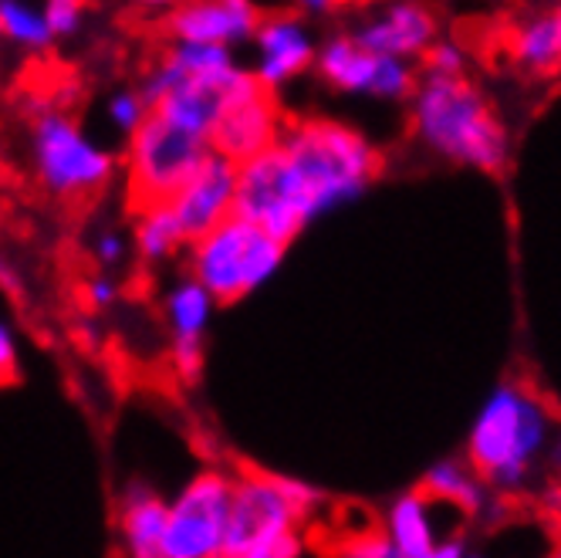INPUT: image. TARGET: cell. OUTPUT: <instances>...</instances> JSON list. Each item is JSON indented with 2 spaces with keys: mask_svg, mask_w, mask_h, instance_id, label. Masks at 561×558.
<instances>
[{
  "mask_svg": "<svg viewBox=\"0 0 561 558\" xmlns=\"http://www.w3.org/2000/svg\"><path fill=\"white\" fill-rule=\"evenodd\" d=\"M277 149L298 193V204L308 224L322 220L363 196L376 173L379 152L376 146L332 118H298L280 133Z\"/></svg>",
  "mask_w": 561,
  "mask_h": 558,
  "instance_id": "6da1fadb",
  "label": "cell"
},
{
  "mask_svg": "<svg viewBox=\"0 0 561 558\" xmlns=\"http://www.w3.org/2000/svg\"><path fill=\"white\" fill-rule=\"evenodd\" d=\"M410 123L430 152L457 167L497 173L511 156L507 126L467 78L420 75L410 99Z\"/></svg>",
  "mask_w": 561,
  "mask_h": 558,
  "instance_id": "7a4b0ae2",
  "label": "cell"
},
{
  "mask_svg": "<svg viewBox=\"0 0 561 558\" xmlns=\"http://www.w3.org/2000/svg\"><path fill=\"white\" fill-rule=\"evenodd\" d=\"M554 444V420L548 407L517 383L491 389L477 410L467 436V464L484 477L491 491H525L538 460Z\"/></svg>",
  "mask_w": 561,
  "mask_h": 558,
  "instance_id": "3957f363",
  "label": "cell"
},
{
  "mask_svg": "<svg viewBox=\"0 0 561 558\" xmlns=\"http://www.w3.org/2000/svg\"><path fill=\"white\" fill-rule=\"evenodd\" d=\"M31 173L55 201H89L115 180V156L58 105L34 112Z\"/></svg>",
  "mask_w": 561,
  "mask_h": 558,
  "instance_id": "277c9868",
  "label": "cell"
},
{
  "mask_svg": "<svg viewBox=\"0 0 561 558\" xmlns=\"http://www.w3.org/2000/svg\"><path fill=\"white\" fill-rule=\"evenodd\" d=\"M285 251L288 248L274 241L271 234L240 217H230L186 248L190 277L204 285L217 305H233L271 282L285 264Z\"/></svg>",
  "mask_w": 561,
  "mask_h": 558,
  "instance_id": "5b68a950",
  "label": "cell"
},
{
  "mask_svg": "<svg viewBox=\"0 0 561 558\" xmlns=\"http://www.w3.org/2000/svg\"><path fill=\"white\" fill-rule=\"evenodd\" d=\"M318 508V491L298 477L248 470L233 477L224 558H237L264 542L298 535L301 522Z\"/></svg>",
  "mask_w": 561,
  "mask_h": 558,
  "instance_id": "8992f818",
  "label": "cell"
},
{
  "mask_svg": "<svg viewBox=\"0 0 561 558\" xmlns=\"http://www.w3.org/2000/svg\"><path fill=\"white\" fill-rule=\"evenodd\" d=\"M207 156V139H196L159 112H149L126 143V190L133 207L146 210L170 204Z\"/></svg>",
  "mask_w": 561,
  "mask_h": 558,
  "instance_id": "52a82bcc",
  "label": "cell"
},
{
  "mask_svg": "<svg viewBox=\"0 0 561 558\" xmlns=\"http://www.w3.org/2000/svg\"><path fill=\"white\" fill-rule=\"evenodd\" d=\"M233 477L227 470H199L170 498L163 558H224Z\"/></svg>",
  "mask_w": 561,
  "mask_h": 558,
  "instance_id": "ba28073f",
  "label": "cell"
},
{
  "mask_svg": "<svg viewBox=\"0 0 561 558\" xmlns=\"http://www.w3.org/2000/svg\"><path fill=\"white\" fill-rule=\"evenodd\" d=\"M233 217L254 224L257 230L271 234L274 241H280L285 248L308 227L288 163H285V152L277 146L237 167Z\"/></svg>",
  "mask_w": 561,
  "mask_h": 558,
  "instance_id": "9c48e42d",
  "label": "cell"
},
{
  "mask_svg": "<svg viewBox=\"0 0 561 558\" xmlns=\"http://www.w3.org/2000/svg\"><path fill=\"white\" fill-rule=\"evenodd\" d=\"M314 71L325 86L345 95H373L382 102H410L420 75L410 61L382 58L355 45L352 34H332L318 45Z\"/></svg>",
  "mask_w": 561,
  "mask_h": 558,
  "instance_id": "30bf717a",
  "label": "cell"
},
{
  "mask_svg": "<svg viewBox=\"0 0 561 558\" xmlns=\"http://www.w3.org/2000/svg\"><path fill=\"white\" fill-rule=\"evenodd\" d=\"M254 65L251 75L264 92H277L291 86L295 78L314 68L318 58V37L298 11H277L264 14L254 34Z\"/></svg>",
  "mask_w": 561,
  "mask_h": 558,
  "instance_id": "8fae6325",
  "label": "cell"
},
{
  "mask_svg": "<svg viewBox=\"0 0 561 558\" xmlns=\"http://www.w3.org/2000/svg\"><path fill=\"white\" fill-rule=\"evenodd\" d=\"M285 118H280L277 99L264 92L257 82L233 95L227 109L220 112L214 136H210V152L230 159L233 167L248 163V159L274 149L285 133Z\"/></svg>",
  "mask_w": 561,
  "mask_h": 558,
  "instance_id": "7c38bea8",
  "label": "cell"
},
{
  "mask_svg": "<svg viewBox=\"0 0 561 558\" xmlns=\"http://www.w3.org/2000/svg\"><path fill=\"white\" fill-rule=\"evenodd\" d=\"M261 18L264 14L251 0H190L167 11L163 31L180 45H214L233 52L254 42Z\"/></svg>",
  "mask_w": 561,
  "mask_h": 558,
  "instance_id": "4fadbf2b",
  "label": "cell"
},
{
  "mask_svg": "<svg viewBox=\"0 0 561 558\" xmlns=\"http://www.w3.org/2000/svg\"><path fill=\"white\" fill-rule=\"evenodd\" d=\"M233 196H237V167L230 159L210 152L170 201V210L186 237V248L233 217Z\"/></svg>",
  "mask_w": 561,
  "mask_h": 558,
  "instance_id": "5bb4252c",
  "label": "cell"
},
{
  "mask_svg": "<svg viewBox=\"0 0 561 558\" xmlns=\"http://www.w3.org/2000/svg\"><path fill=\"white\" fill-rule=\"evenodd\" d=\"M217 301L210 292L193 282V277H180L170 285L163 298V315H167V329H170V363L173 369L186 379L196 383L204 373V355H207V332L214 322Z\"/></svg>",
  "mask_w": 561,
  "mask_h": 558,
  "instance_id": "9a60e30c",
  "label": "cell"
},
{
  "mask_svg": "<svg viewBox=\"0 0 561 558\" xmlns=\"http://www.w3.org/2000/svg\"><path fill=\"white\" fill-rule=\"evenodd\" d=\"M348 34L355 37L358 48L413 65L436 45V18L423 4L399 0V4H386L363 18Z\"/></svg>",
  "mask_w": 561,
  "mask_h": 558,
  "instance_id": "2e32d148",
  "label": "cell"
},
{
  "mask_svg": "<svg viewBox=\"0 0 561 558\" xmlns=\"http://www.w3.org/2000/svg\"><path fill=\"white\" fill-rule=\"evenodd\" d=\"M170 501L142 481H129L118 498V542L126 558H163Z\"/></svg>",
  "mask_w": 561,
  "mask_h": 558,
  "instance_id": "e0dca14e",
  "label": "cell"
},
{
  "mask_svg": "<svg viewBox=\"0 0 561 558\" xmlns=\"http://www.w3.org/2000/svg\"><path fill=\"white\" fill-rule=\"evenodd\" d=\"M447 511H454V508L426 498L423 491L399 494L386 511L382 532L403 558H423L430 548L450 538V535H444V525H439V514H447Z\"/></svg>",
  "mask_w": 561,
  "mask_h": 558,
  "instance_id": "ac0fdd59",
  "label": "cell"
},
{
  "mask_svg": "<svg viewBox=\"0 0 561 558\" xmlns=\"http://www.w3.org/2000/svg\"><path fill=\"white\" fill-rule=\"evenodd\" d=\"M420 491L460 514H484L491 504V488L484 485V477H480L467 460H454V457L433 464L423 474Z\"/></svg>",
  "mask_w": 561,
  "mask_h": 558,
  "instance_id": "d6986e66",
  "label": "cell"
},
{
  "mask_svg": "<svg viewBox=\"0 0 561 558\" xmlns=\"http://www.w3.org/2000/svg\"><path fill=\"white\" fill-rule=\"evenodd\" d=\"M507 52L517 68H525L531 75H551L561 68V27L554 11H538L525 21H517Z\"/></svg>",
  "mask_w": 561,
  "mask_h": 558,
  "instance_id": "ffe728a7",
  "label": "cell"
},
{
  "mask_svg": "<svg viewBox=\"0 0 561 558\" xmlns=\"http://www.w3.org/2000/svg\"><path fill=\"white\" fill-rule=\"evenodd\" d=\"M0 42L42 55L55 45V34L45 18V4H27V0H0Z\"/></svg>",
  "mask_w": 561,
  "mask_h": 558,
  "instance_id": "44dd1931",
  "label": "cell"
},
{
  "mask_svg": "<svg viewBox=\"0 0 561 558\" xmlns=\"http://www.w3.org/2000/svg\"><path fill=\"white\" fill-rule=\"evenodd\" d=\"M136 251L146 264L170 261L186 248V237L180 230V220L173 217L170 204L136 210Z\"/></svg>",
  "mask_w": 561,
  "mask_h": 558,
  "instance_id": "7402d4cb",
  "label": "cell"
},
{
  "mask_svg": "<svg viewBox=\"0 0 561 558\" xmlns=\"http://www.w3.org/2000/svg\"><path fill=\"white\" fill-rule=\"evenodd\" d=\"M149 105H146V99L139 95V89H118L112 99H108V105H105V115H108V123L123 133L126 139L146 123L149 118Z\"/></svg>",
  "mask_w": 561,
  "mask_h": 558,
  "instance_id": "603a6c76",
  "label": "cell"
},
{
  "mask_svg": "<svg viewBox=\"0 0 561 558\" xmlns=\"http://www.w3.org/2000/svg\"><path fill=\"white\" fill-rule=\"evenodd\" d=\"M423 65L426 71L423 75H444V78H463V68H467V55L457 42H439L423 55Z\"/></svg>",
  "mask_w": 561,
  "mask_h": 558,
  "instance_id": "cb8c5ba5",
  "label": "cell"
},
{
  "mask_svg": "<svg viewBox=\"0 0 561 558\" xmlns=\"http://www.w3.org/2000/svg\"><path fill=\"white\" fill-rule=\"evenodd\" d=\"M45 18H48V27H51L55 42H58V37H71V34L82 31L85 8L78 4V0H48V4H45Z\"/></svg>",
  "mask_w": 561,
  "mask_h": 558,
  "instance_id": "d4e9b609",
  "label": "cell"
},
{
  "mask_svg": "<svg viewBox=\"0 0 561 558\" xmlns=\"http://www.w3.org/2000/svg\"><path fill=\"white\" fill-rule=\"evenodd\" d=\"M339 558H403L396 551V545L386 538V532H366L355 535L342 545Z\"/></svg>",
  "mask_w": 561,
  "mask_h": 558,
  "instance_id": "484cf974",
  "label": "cell"
},
{
  "mask_svg": "<svg viewBox=\"0 0 561 558\" xmlns=\"http://www.w3.org/2000/svg\"><path fill=\"white\" fill-rule=\"evenodd\" d=\"M126 251H129V244L118 230H99L95 241H92V258L99 267H105V274L126 261Z\"/></svg>",
  "mask_w": 561,
  "mask_h": 558,
  "instance_id": "4316f807",
  "label": "cell"
},
{
  "mask_svg": "<svg viewBox=\"0 0 561 558\" xmlns=\"http://www.w3.org/2000/svg\"><path fill=\"white\" fill-rule=\"evenodd\" d=\"M82 295H85V305L95 308V311H105L118 301V285L112 274H95L82 285Z\"/></svg>",
  "mask_w": 561,
  "mask_h": 558,
  "instance_id": "83f0119b",
  "label": "cell"
},
{
  "mask_svg": "<svg viewBox=\"0 0 561 558\" xmlns=\"http://www.w3.org/2000/svg\"><path fill=\"white\" fill-rule=\"evenodd\" d=\"M11 379H18V335L4 318H0V386Z\"/></svg>",
  "mask_w": 561,
  "mask_h": 558,
  "instance_id": "f1b7e54d",
  "label": "cell"
},
{
  "mask_svg": "<svg viewBox=\"0 0 561 558\" xmlns=\"http://www.w3.org/2000/svg\"><path fill=\"white\" fill-rule=\"evenodd\" d=\"M237 558H301V535H285V538L264 542V545L237 555Z\"/></svg>",
  "mask_w": 561,
  "mask_h": 558,
  "instance_id": "f546056e",
  "label": "cell"
},
{
  "mask_svg": "<svg viewBox=\"0 0 561 558\" xmlns=\"http://www.w3.org/2000/svg\"><path fill=\"white\" fill-rule=\"evenodd\" d=\"M467 545H463V538H447V542H439L436 548H430L423 558H467Z\"/></svg>",
  "mask_w": 561,
  "mask_h": 558,
  "instance_id": "4dcf8cb0",
  "label": "cell"
},
{
  "mask_svg": "<svg viewBox=\"0 0 561 558\" xmlns=\"http://www.w3.org/2000/svg\"><path fill=\"white\" fill-rule=\"evenodd\" d=\"M332 11H335V4H325V0H308V4H301L298 14L305 18V14H332Z\"/></svg>",
  "mask_w": 561,
  "mask_h": 558,
  "instance_id": "1f68e13d",
  "label": "cell"
},
{
  "mask_svg": "<svg viewBox=\"0 0 561 558\" xmlns=\"http://www.w3.org/2000/svg\"><path fill=\"white\" fill-rule=\"evenodd\" d=\"M551 464H554V470H558V485H561V436L551 444Z\"/></svg>",
  "mask_w": 561,
  "mask_h": 558,
  "instance_id": "d6a6232c",
  "label": "cell"
},
{
  "mask_svg": "<svg viewBox=\"0 0 561 558\" xmlns=\"http://www.w3.org/2000/svg\"><path fill=\"white\" fill-rule=\"evenodd\" d=\"M467 558H488V555H480V551H467Z\"/></svg>",
  "mask_w": 561,
  "mask_h": 558,
  "instance_id": "836d02e7",
  "label": "cell"
},
{
  "mask_svg": "<svg viewBox=\"0 0 561 558\" xmlns=\"http://www.w3.org/2000/svg\"><path fill=\"white\" fill-rule=\"evenodd\" d=\"M548 558H561V545H558V548H554V551H551Z\"/></svg>",
  "mask_w": 561,
  "mask_h": 558,
  "instance_id": "e575fe53",
  "label": "cell"
},
{
  "mask_svg": "<svg viewBox=\"0 0 561 558\" xmlns=\"http://www.w3.org/2000/svg\"><path fill=\"white\" fill-rule=\"evenodd\" d=\"M554 18H558V27H561V8H558V11H554Z\"/></svg>",
  "mask_w": 561,
  "mask_h": 558,
  "instance_id": "d590c367",
  "label": "cell"
}]
</instances>
